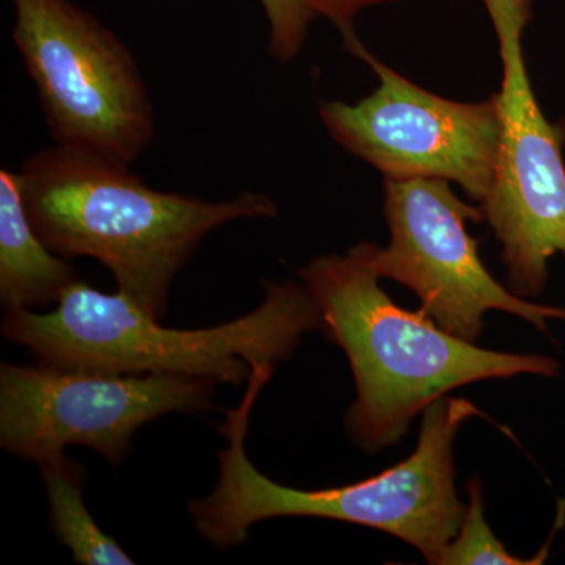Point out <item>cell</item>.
Listing matches in <instances>:
<instances>
[{
	"instance_id": "obj_14",
	"label": "cell",
	"mask_w": 565,
	"mask_h": 565,
	"mask_svg": "<svg viewBox=\"0 0 565 565\" xmlns=\"http://www.w3.org/2000/svg\"><path fill=\"white\" fill-rule=\"evenodd\" d=\"M397 2H403V0H308L318 17L327 18L338 29L343 36L344 47L349 54L359 58L362 57L366 47L356 36V17L370 7Z\"/></svg>"
},
{
	"instance_id": "obj_12",
	"label": "cell",
	"mask_w": 565,
	"mask_h": 565,
	"mask_svg": "<svg viewBox=\"0 0 565 565\" xmlns=\"http://www.w3.org/2000/svg\"><path fill=\"white\" fill-rule=\"evenodd\" d=\"M468 504L462 523L445 550L440 565H533L542 563L544 556L525 561L508 552V548L490 530L486 519L484 497L478 478L467 486Z\"/></svg>"
},
{
	"instance_id": "obj_4",
	"label": "cell",
	"mask_w": 565,
	"mask_h": 565,
	"mask_svg": "<svg viewBox=\"0 0 565 565\" xmlns=\"http://www.w3.org/2000/svg\"><path fill=\"white\" fill-rule=\"evenodd\" d=\"M252 313L202 330L161 326L128 297L76 280L51 311L7 310L2 333L40 364L106 374H174L214 384L248 382L253 364L291 359L302 338L322 330L318 300L305 285L264 282Z\"/></svg>"
},
{
	"instance_id": "obj_7",
	"label": "cell",
	"mask_w": 565,
	"mask_h": 565,
	"mask_svg": "<svg viewBox=\"0 0 565 565\" xmlns=\"http://www.w3.org/2000/svg\"><path fill=\"white\" fill-rule=\"evenodd\" d=\"M360 61L377 74V90L355 104H319L332 139L385 180L456 182L484 202L500 152L497 93L481 103L452 102L405 79L367 50Z\"/></svg>"
},
{
	"instance_id": "obj_11",
	"label": "cell",
	"mask_w": 565,
	"mask_h": 565,
	"mask_svg": "<svg viewBox=\"0 0 565 565\" xmlns=\"http://www.w3.org/2000/svg\"><path fill=\"white\" fill-rule=\"evenodd\" d=\"M44 492L51 508V526L58 542L84 565L136 564L117 541L96 525L84 503L85 471L63 455L39 463Z\"/></svg>"
},
{
	"instance_id": "obj_1",
	"label": "cell",
	"mask_w": 565,
	"mask_h": 565,
	"mask_svg": "<svg viewBox=\"0 0 565 565\" xmlns=\"http://www.w3.org/2000/svg\"><path fill=\"white\" fill-rule=\"evenodd\" d=\"M129 167L55 145L22 163V195L52 252L98 259L122 296L162 319L174 278L204 237L241 218L275 217L277 204L255 192L204 202L154 191Z\"/></svg>"
},
{
	"instance_id": "obj_10",
	"label": "cell",
	"mask_w": 565,
	"mask_h": 565,
	"mask_svg": "<svg viewBox=\"0 0 565 565\" xmlns=\"http://www.w3.org/2000/svg\"><path fill=\"white\" fill-rule=\"evenodd\" d=\"M77 278L68 259L47 247L25 210L20 172H0V299L7 310L57 303Z\"/></svg>"
},
{
	"instance_id": "obj_6",
	"label": "cell",
	"mask_w": 565,
	"mask_h": 565,
	"mask_svg": "<svg viewBox=\"0 0 565 565\" xmlns=\"http://www.w3.org/2000/svg\"><path fill=\"white\" fill-rule=\"evenodd\" d=\"M214 385L189 375L2 363L0 446L36 463L63 455L66 446H87L118 465L145 424L163 415L210 411Z\"/></svg>"
},
{
	"instance_id": "obj_9",
	"label": "cell",
	"mask_w": 565,
	"mask_h": 565,
	"mask_svg": "<svg viewBox=\"0 0 565 565\" xmlns=\"http://www.w3.org/2000/svg\"><path fill=\"white\" fill-rule=\"evenodd\" d=\"M497 33L503 79L497 93L501 140L497 172L482 215L503 245L511 291L522 299L544 292L548 262L565 256V131L535 98L525 54V29Z\"/></svg>"
},
{
	"instance_id": "obj_2",
	"label": "cell",
	"mask_w": 565,
	"mask_h": 565,
	"mask_svg": "<svg viewBox=\"0 0 565 565\" xmlns=\"http://www.w3.org/2000/svg\"><path fill=\"white\" fill-rule=\"evenodd\" d=\"M274 367L256 364L241 404L218 427L228 446L218 452V482L189 512L199 534L215 548L243 545L256 523L278 516H318L384 531L415 546L427 563L440 565L459 531L467 505L456 492L455 438L473 403L440 397L423 412L414 455L366 481L321 490L278 484L256 470L245 451L248 419Z\"/></svg>"
},
{
	"instance_id": "obj_3",
	"label": "cell",
	"mask_w": 565,
	"mask_h": 565,
	"mask_svg": "<svg viewBox=\"0 0 565 565\" xmlns=\"http://www.w3.org/2000/svg\"><path fill=\"white\" fill-rule=\"evenodd\" d=\"M373 243L319 256L299 269L318 300L322 332L348 356L356 399L345 430L364 451L388 448L416 416L460 386L520 374L556 375L550 356L478 348L446 332L422 310L408 311L381 288Z\"/></svg>"
},
{
	"instance_id": "obj_8",
	"label": "cell",
	"mask_w": 565,
	"mask_h": 565,
	"mask_svg": "<svg viewBox=\"0 0 565 565\" xmlns=\"http://www.w3.org/2000/svg\"><path fill=\"white\" fill-rule=\"evenodd\" d=\"M388 247H373L379 277L407 286L427 318L446 332L475 343L489 311L530 322L542 333L550 321H565V308L546 307L500 285L479 258L467 222L484 218L481 207L462 202L444 180H385Z\"/></svg>"
},
{
	"instance_id": "obj_13",
	"label": "cell",
	"mask_w": 565,
	"mask_h": 565,
	"mask_svg": "<svg viewBox=\"0 0 565 565\" xmlns=\"http://www.w3.org/2000/svg\"><path fill=\"white\" fill-rule=\"evenodd\" d=\"M269 24V55L289 62L302 51L318 14L308 0H259Z\"/></svg>"
},
{
	"instance_id": "obj_5",
	"label": "cell",
	"mask_w": 565,
	"mask_h": 565,
	"mask_svg": "<svg viewBox=\"0 0 565 565\" xmlns=\"http://www.w3.org/2000/svg\"><path fill=\"white\" fill-rule=\"evenodd\" d=\"M11 3L14 46L55 145L132 166L154 137V111L131 52L71 0Z\"/></svg>"
}]
</instances>
